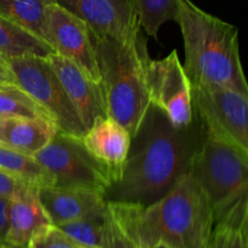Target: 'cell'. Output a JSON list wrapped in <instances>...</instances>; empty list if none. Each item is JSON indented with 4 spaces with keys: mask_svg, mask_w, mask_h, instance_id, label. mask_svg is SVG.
Returning a JSON list of instances; mask_svg holds the SVG:
<instances>
[{
    "mask_svg": "<svg viewBox=\"0 0 248 248\" xmlns=\"http://www.w3.org/2000/svg\"><path fill=\"white\" fill-rule=\"evenodd\" d=\"M4 86H6V85H2V84H0V89H1V87H4Z\"/></svg>",
    "mask_w": 248,
    "mask_h": 248,
    "instance_id": "4dcf8cb0",
    "label": "cell"
},
{
    "mask_svg": "<svg viewBox=\"0 0 248 248\" xmlns=\"http://www.w3.org/2000/svg\"><path fill=\"white\" fill-rule=\"evenodd\" d=\"M191 98L206 132L248 154V94L202 85L191 86Z\"/></svg>",
    "mask_w": 248,
    "mask_h": 248,
    "instance_id": "ba28073f",
    "label": "cell"
},
{
    "mask_svg": "<svg viewBox=\"0 0 248 248\" xmlns=\"http://www.w3.org/2000/svg\"><path fill=\"white\" fill-rule=\"evenodd\" d=\"M108 208V207H107ZM103 248H133L127 237L125 236L115 220L108 211V219H107L106 234H104Z\"/></svg>",
    "mask_w": 248,
    "mask_h": 248,
    "instance_id": "d4e9b609",
    "label": "cell"
},
{
    "mask_svg": "<svg viewBox=\"0 0 248 248\" xmlns=\"http://www.w3.org/2000/svg\"><path fill=\"white\" fill-rule=\"evenodd\" d=\"M38 193L53 225L72 222L107 208L104 194L92 189L45 186L38 188Z\"/></svg>",
    "mask_w": 248,
    "mask_h": 248,
    "instance_id": "5bb4252c",
    "label": "cell"
},
{
    "mask_svg": "<svg viewBox=\"0 0 248 248\" xmlns=\"http://www.w3.org/2000/svg\"><path fill=\"white\" fill-rule=\"evenodd\" d=\"M130 241V240H128ZM131 242V241H130ZM131 245H132L133 248H169V247H165V246H156V247H149V246H142V245H136V244H132L131 242Z\"/></svg>",
    "mask_w": 248,
    "mask_h": 248,
    "instance_id": "f546056e",
    "label": "cell"
},
{
    "mask_svg": "<svg viewBox=\"0 0 248 248\" xmlns=\"http://www.w3.org/2000/svg\"><path fill=\"white\" fill-rule=\"evenodd\" d=\"M45 118L50 119L45 110L29 94L16 85H6L0 89V118Z\"/></svg>",
    "mask_w": 248,
    "mask_h": 248,
    "instance_id": "7402d4cb",
    "label": "cell"
},
{
    "mask_svg": "<svg viewBox=\"0 0 248 248\" xmlns=\"http://www.w3.org/2000/svg\"><path fill=\"white\" fill-rule=\"evenodd\" d=\"M34 157L52 176L53 186L92 189L104 196L111 186L108 170L87 152L81 138L60 130Z\"/></svg>",
    "mask_w": 248,
    "mask_h": 248,
    "instance_id": "52a82bcc",
    "label": "cell"
},
{
    "mask_svg": "<svg viewBox=\"0 0 248 248\" xmlns=\"http://www.w3.org/2000/svg\"><path fill=\"white\" fill-rule=\"evenodd\" d=\"M176 22L183 35V68L191 86L215 85L248 94L239 29L201 10L191 0H178Z\"/></svg>",
    "mask_w": 248,
    "mask_h": 248,
    "instance_id": "3957f363",
    "label": "cell"
},
{
    "mask_svg": "<svg viewBox=\"0 0 248 248\" xmlns=\"http://www.w3.org/2000/svg\"><path fill=\"white\" fill-rule=\"evenodd\" d=\"M205 248H248V229L213 227Z\"/></svg>",
    "mask_w": 248,
    "mask_h": 248,
    "instance_id": "cb8c5ba5",
    "label": "cell"
},
{
    "mask_svg": "<svg viewBox=\"0 0 248 248\" xmlns=\"http://www.w3.org/2000/svg\"><path fill=\"white\" fill-rule=\"evenodd\" d=\"M148 92L150 104L157 107L174 127L193 125L191 84L176 50L161 60H149Z\"/></svg>",
    "mask_w": 248,
    "mask_h": 248,
    "instance_id": "9c48e42d",
    "label": "cell"
},
{
    "mask_svg": "<svg viewBox=\"0 0 248 248\" xmlns=\"http://www.w3.org/2000/svg\"><path fill=\"white\" fill-rule=\"evenodd\" d=\"M108 116L136 135L150 106L148 92L149 53L140 33L128 38L92 33Z\"/></svg>",
    "mask_w": 248,
    "mask_h": 248,
    "instance_id": "277c9868",
    "label": "cell"
},
{
    "mask_svg": "<svg viewBox=\"0 0 248 248\" xmlns=\"http://www.w3.org/2000/svg\"><path fill=\"white\" fill-rule=\"evenodd\" d=\"M51 224L39 198L38 188L27 183L22 184L10 198L5 241L27 248L39 230Z\"/></svg>",
    "mask_w": 248,
    "mask_h": 248,
    "instance_id": "9a60e30c",
    "label": "cell"
},
{
    "mask_svg": "<svg viewBox=\"0 0 248 248\" xmlns=\"http://www.w3.org/2000/svg\"><path fill=\"white\" fill-rule=\"evenodd\" d=\"M27 248H85L77 241L70 239L68 235L61 232L56 225L51 224L48 227L39 230L31 239Z\"/></svg>",
    "mask_w": 248,
    "mask_h": 248,
    "instance_id": "603a6c76",
    "label": "cell"
},
{
    "mask_svg": "<svg viewBox=\"0 0 248 248\" xmlns=\"http://www.w3.org/2000/svg\"><path fill=\"white\" fill-rule=\"evenodd\" d=\"M23 184V182L17 181L14 177L9 176L5 172L0 171V196L10 199L15 191Z\"/></svg>",
    "mask_w": 248,
    "mask_h": 248,
    "instance_id": "484cf974",
    "label": "cell"
},
{
    "mask_svg": "<svg viewBox=\"0 0 248 248\" xmlns=\"http://www.w3.org/2000/svg\"><path fill=\"white\" fill-rule=\"evenodd\" d=\"M0 84L2 85H16L14 74L10 69L7 57L0 53Z\"/></svg>",
    "mask_w": 248,
    "mask_h": 248,
    "instance_id": "83f0119b",
    "label": "cell"
},
{
    "mask_svg": "<svg viewBox=\"0 0 248 248\" xmlns=\"http://www.w3.org/2000/svg\"><path fill=\"white\" fill-rule=\"evenodd\" d=\"M193 125L174 127L157 107L150 104L131 138L120 177L106 194L107 201L149 205L188 173L198 148Z\"/></svg>",
    "mask_w": 248,
    "mask_h": 248,
    "instance_id": "6da1fadb",
    "label": "cell"
},
{
    "mask_svg": "<svg viewBox=\"0 0 248 248\" xmlns=\"http://www.w3.org/2000/svg\"><path fill=\"white\" fill-rule=\"evenodd\" d=\"M0 171L36 188L53 186L52 176L35 157L2 144H0Z\"/></svg>",
    "mask_w": 248,
    "mask_h": 248,
    "instance_id": "ac0fdd59",
    "label": "cell"
},
{
    "mask_svg": "<svg viewBox=\"0 0 248 248\" xmlns=\"http://www.w3.org/2000/svg\"><path fill=\"white\" fill-rule=\"evenodd\" d=\"M0 53L7 58L23 56L46 58L53 50L43 39L0 16Z\"/></svg>",
    "mask_w": 248,
    "mask_h": 248,
    "instance_id": "e0dca14e",
    "label": "cell"
},
{
    "mask_svg": "<svg viewBox=\"0 0 248 248\" xmlns=\"http://www.w3.org/2000/svg\"><path fill=\"white\" fill-rule=\"evenodd\" d=\"M0 248H23V247L15 246V245L9 244V242L6 241H0Z\"/></svg>",
    "mask_w": 248,
    "mask_h": 248,
    "instance_id": "f1b7e54d",
    "label": "cell"
},
{
    "mask_svg": "<svg viewBox=\"0 0 248 248\" xmlns=\"http://www.w3.org/2000/svg\"><path fill=\"white\" fill-rule=\"evenodd\" d=\"M85 22L97 36L128 38L140 33L131 0H52Z\"/></svg>",
    "mask_w": 248,
    "mask_h": 248,
    "instance_id": "8fae6325",
    "label": "cell"
},
{
    "mask_svg": "<svg viewBox=\"0 0 248 248\" xmlns=\"http://www.w3.org/2000/svg\"><path fill=\"white\" fill-rule=\"evenodd\" d=\"M107 207L125 236L142 246L205 248L213 230L210 200L189 173L149 205L107 201Z\"/></svg>",
    "mask_w": 248,
    "mask_h": 248,
    "instance_id": "7a4b0ae2",
    "label": "cell"
},
{
    "mask_svg": "<svg viewBox=\"0 0 248 248\" xmlns=\"http://www.w3.org/2000/svg\"><path fill=\"white\" fill-rule=\"evenodd\" d=\"M44 40L53 52L74 63L90 79L101 82L92 31L82 19L55 1L46 9Z\"/></svg>",
    "mask_w": 248,
    "mask_h": 248,
    "instance_id": "30bf717a",
    "label": "cell"
},
{
    "mask_svg": "<svg viewBox=\"0 0 248 248\" xmlns=\"http://www.w3.org/2000/svg\"><path fill=\"white\" fill-rule=\"evenodd\" d=\"M7 61L16 86L29 94L47 113L58 130L81 138L86 128L47 60L23 56L7 58Z\"/></svg>",
    "mask_w": 248,
    "mask_h": 248,
    "instance_id": "8992f818",
    "label": "cell"
},
{
    "mask_svg": "<svg viewBox=\"0 0 248 248\" xmlns=\"http://www.w3.org/2000/svg\"><path fill=\"white\" fill-rule=\"evenodd\" d=\"M140 28L157 38L160 28L169 21H177L178 0H131Z\"/></svg>",
    "mask_w": 248,
    "mask_h": 248,
    "instance_id": "44dd1931",
    "label": "cell"
},
{
    "mask_svg": "<svg viewBox=\"0 0 248 248\" xmlns=\"http://www.w3.org/2000/svg\"><path fill=\"white\" fill-rule=\"evenodd\" d=\"M108 208L56 227L85 248H103Z\"/></svg>",
    "mask_w": 248,
    "mask_h": 248,
    "instance_id": "ffe728a7",
    "label": "cell"
},
{
    "mask_svg": "<svg viewBox=\"0 0 248 248\" xmlns=\"http://www.w3.org/2000/svg\"><path fill=\"white\" fill-rule=\"evenodd\" d=\"M52 0H0V16L44 40L45 14Z\"/></svg>",
    "mask_w": 248,
    "mask_h": 248,
    "instance_id": "d6986e66",
    "label": "cell"
},
{
    "mask_svg": "<svg viewBox=\"0 0 248 248\" xmlns=\"http://www.w3.org/2000/svg\"><path fill=\"white\" fill-rule=\"evenodd\" d=\"M87 152L108 170L111 184L120 177L127 159L131 135L110 116L99 118L81 137Z\"/></svg>",
    "mask_w": 248,
    "mask_h": 248,
    "instance_id": "4fadbf2b",
    "label": "cell"
},
{
    "mask_svg": "<svg viewBox=\"0 0 248 248\" xmlns=\"http://www.w3.org/2000/svg\"><path fill=\"white\" fill-rule=\"evenodd\" d=\"M46 60L60 79L68 98L74 106L80 121L86 130L91 127L97 119L108 116L101 82L90 79L74 63L57 53H51Z\"/></svg>",
    "mask_w": 248,
    "mask_h": 248,
    "instance_id": "7c38bea8",
    "label": "cell"
},
{
    "mask_svg": "<svg viewBox=\"0 0 248 248\" xmlns=\"http://www.w3.org/2000/svg\"><path fill=\"white\" fill-rule=\"evenodd\" d=\"M188 173L212 207L213 227L248 229V154L206 132Z\"/></svg>",
    "mask_w": 248,
    "mask_h": 248,
    "instance_id": "5b68a950",
    "label": "cell"
},
{
    "mask_svg": "<svg viewBox=\"0 0 248 248\" xmlns=\"http://www.w3.org/2000/svg\"><path fill=\"white\" fill-rule=\"evenodd\" d=\"M58 127L45 118H0V144L34 156L48 144Z\"/></svg>",
    "mask_w": 248,
    "mask_h": 248,
    "instance_id": "2e32d148",
    "label": "cell"
},
{
    "mask_svg": "<svg viewBox=\"0 0 248 248\" xmlns=\"http://www.w3.org/2000/svg\"><path fill=\"white\" fill-rule=\"evenodd\" d=\"M10 199L0 196V241H5L7 232V217H9Z\"/></svg>",
    "mask_w": 248,
    "mask_h": 248,
    "instance_id": "4316f807",
    "label": "cell"
}]
</instances>
